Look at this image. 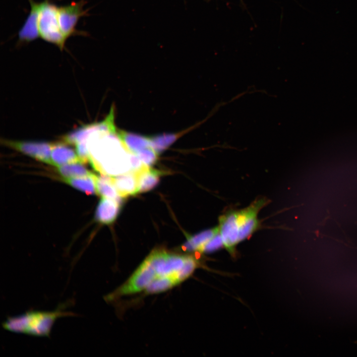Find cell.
<instances>
[{
  "instance_id": "1",
  "label": "cell",
  "mask_w": 357,
  "mask_h": 357,
  "mask_svg": "<svg viewBox=\"0 0 357 357\" xmlns=\"http://www.w3.org/2000/svg\"><path fill=\"white\" fill-rule=\"evenodd\" d=\"M198 259L191 255L153 250L122 285L112 293L117 298L144 292L152 283L166 281L174 287L189 278L200 266Z\"/></svg>"
},
{
  "instance_id": "2",
  "label": "cell",
  "mask_w": 357,
  "mask_h": 357,
  "mask_svg": "<svg viewBox=\"0 0 357 357\" xmlns=\"http://www.w3.org/2000/svg\"><path fill=\"white\" fill-rule=\"evenodd\" d=\"M269 202L265 197L257 198L244 208L229 209L219 216L218 227L223 245L232 255H236L238 243L261 227L258 214Z\"/></svg>"
},
{
  "instance_id": "3",
  "label": "cell",
  "mask_w": 357,
  "mask_h": 357,
  "mask_svg": "<svg viewBox=\"0 0 357 357\" xmlns=\"http://www.w3.org/2000/svg\"><path fill=\"white\" fill-rule=\"evenodd\" d=\"M70 301L60 304L53 311L30 310L18 315L8 317L2 323V327L15 333L50 337L52 327L58 319L76 315L75 313L64 310L70 305Z\"/></svg>"
},
{
  "instance_id": "4",
  "label": "cell",
  "mask_w": 357,
  "mask_h": 357,
  "mask_svg": "<svg viewBox=\"0 0 357 357\" xmlns=\"http://www.w3.org/2000/svg\"><path fill=\"white\" fill-rule=\"evenodd\" d=\"M58 8V6L50 0L41 2L38 29L40 37L43 40L55 45L62 51L67 39L60 27Z\"/></svg>"
},
{
  "instance_id": "5",
  "label": "cell",
  "mask_w": 357,
  "mask_h": 357,
  "mask_svg": "<svg viewBox=\"0 0 357 357\" xmlns=\"http://www.w3.org/2000/svg\"><path fill=\"white\" fill-rule=\"evenodd\" d=\"M86 3L85 0H81L58 7V14L60 27L66 39L72 36L87 35L86 32L78 31L76 28L79 19L88 15V10L84 9Z\"/></svg>"
},
{
  "instance_id": "6",
  "label": "cell",
  "mask_w": 357,
  "mask_h": 357,
  "mask_svg": "<svg viewBox=\"0 0 357 357\" xmlns=\"http://www.w3.org/2000/svg\"><path fill=\"white\" fill-rule=\"evenodd\" d=\"M6 146L44 163L52 165L53 143L37 141L4 140Z\"/></svg>"
},
{
  "instance_id": "7",
  "label": "cell",
  "mask_w": 357,
  "mask_h": 357,
  "mask_svg": "<svg viewBox=\"0 0 357 357\" xmlns=\"http://www.w3.org/2000/svg\"><path fill=\"white\" fill-rule=\"evenodd\" d=\"M28 0L31 7L30 11L18 33L16 44L19 46L29 44L40 37L38 21L41 2Z\"/></svg>"
},
{
  "instance_id": "8",
  "label": "cell",
  "mask_w": 357,
  "mask_h": 357,
  "mask_svg": "<svg viewBox=\"0 0 357 357\" xmlns=\"http://www.w3.org/2000/svg\"><path fill=\"white\" fill-rule=\"evenodd\" d=\"M112 128L111 121L106 118L100 122L87 124L79 127L64 136L63 141L69 144L76 145L82 141H87L91 135L97 132H108Z\"/></svg>"
},
{
  "instance_id": "9",
  "label": "cell",
  "mask_w": 357,
  "mask_h": 357,
  "mask_svg": "<svg viewBox=\"0 0 357 357\" xmlns=\"http://www.w3.org/2000/svg\"><path fill=\"white\" fill-rule=\"evenodd\" d=\"M112 179L119 195L122 198L134 195L139 192L136 172L130 171L112 177Z\"/></svg>"
},
{
  "instance_id": "10",
  "label": "cell",
  "mask_w": 357,
  "mask_h": 357,
  "mask_svg": "<svg viewBox=\"0 0 357 357\" xmlns=\"http://www.w3.org/2000/svg\"><path fill=\"white\" fill-rule=\"evenodd\" d=\"M120 204L116 200L102 197L96 209L95 220L104 224L113 223L119 214Z\"/></svg>"
},
{
  "instance_id": "11",
  "label": "cell",
  "mask_w": 357,
  "mask_h": 357,
  "mask_svg": "<svg viewBox=\"0 0 357 357\" xmlns=\"http://www.w3.org/2000/svg\"><path fill=\"white\" fill-rule=\"evenodd\" d=\"M68 144L64 141L53 143L51 154L52 165L59 167L71 163L81 162L76 152Z\"/></svg>"
},
{
  "instance_id": "12",
  "label": "cell",
  "mask_w": 357,
  "mask_h": 357,
  "mask_svg": "<svg viewBox=\"0 0 357 357\" xmlns=\"http://www.w3.org/2000/svg\"><path fill=\"white\" fill-rule=\"evenodd\" d=\"M219 233L218 226L202 231L187 238L186 241L181 248L185 251L203 253L206 246Z\"/></svg>"
},
{
  "instance_id": "13",
  "label": "cell",
  "mask_w": 357,
  "mask_h": 357,
  "mask_svg": "<svg viewBox=\"0 0 357 357\" xmlns=\"http://www.w3.org/2000/svg\"><path fill=\"white\" fill-rule=\"evenodd\" d=\"M117 134L127 150L131 153L137 154L141 150L151 147L150 137L123 130L117 131Z\"/></svg>"
},
{
  "instance_id": "14",
  "label": "cell",
  "mask_w": 357,
  "mask_h": 357,
  "mask_svg": "<svg viewBox=\"0 0 357 357\" xmlns=\"http://www.w3.org/2000/svg\"><path fill=\"white\" fill-rule=\"evenodd\" d=\"M136 173L139 192H146L154 188L159 183L160 176L163 174L160 171L152 169L148 166Z\"/></svg>"
},
{
  "instance_id": "15",
  "label": "cell",
  "mask_w": 357,
  "mask_h": 357,
  "mask_svg": "<svg viewBox=\"0 0 357 357\" xmlns=\"http://www.w3.org/2000/svg\"><path fill=\"white\" fill-rule=\"evenodd\" d=\"M97 176L93 174L91 176L83 177L62 178L65 183L87 194H97Z\"/></svg>"
},
{
  "instance_id": "16",
  "label": "cell",
  "mask_w": 357,
  "mask_h": 357,
  "mask_svg": "<svg viewBox=\"0 0 357 357\" xmlns=\"http://www.w3.org/2000/svg\"><path fill=\"white\" fill-rule=\"evenodd\" d=\"M96 187L97 194L121 203L120 200L122 197L119 195L113 184L112 177L103 174L100 176H97Z\"/></svg>"
},
{
  "instance_id": "17",
  "label": "cell",
  "mask_w": 357,
  "mask_h": 357,
  "mask_svg": "<svg viewBox=\"0 0 357 357\" xmlns=\"http://www.w3.org/2000/svg\"><path fill=\"white\" fill-rule=\"evenodd\" d=\"M80 162L71 163L58 167V171L63 178L83 177L92 175L90 172Z\"/></svg>"
},
{
  "instance_id": "18",
  "label": "cell",
  "mask_w": 357,
  "mask_h": 357,
  "mask_svg": "<svg viewBox=\"0 0 357 357\" xmlns=\"http://www.w3.org/2000/svg\"><path fill=\"white\" fill-rule=\"evenodd\" d=\"M178 137V133H165L150 137L151 146L159 154L167 149Z\"/></svg>"
},
{
  "instance_id": "19",
  "label": "cell",
  "mask_w": 357,
  "mask_h": 357,
  "mask_svg": "<svg viewBox=\"0 0 357 357\" xmlns=\"http://www.w3.org/2000/svg\"><path fill=\"white\" fill-rule=\"evenodd\" d=\"M136 155L142 162L149 167L153 165L157 160L158 154L151 147L141 150Z\"/></svg>"
}]
</instances>
